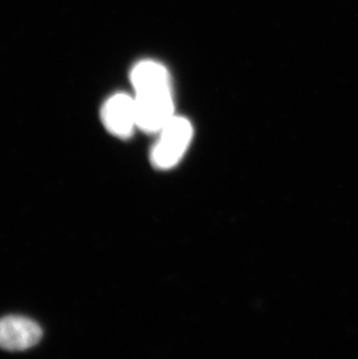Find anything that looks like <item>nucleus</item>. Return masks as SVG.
Masks as SVG:
<instances>
[{
	"label": "nucleus",
	"mask_w": 358,
	"mask_h": 359,
	"mask_svg": "<svg viewBox=\"0 0 358 359\" xmlns=\"http://www.w3.org/2000/svg\"><path fill=\"white\" fill-rule=\"evenodd\" d=\"M132 84L136 93L170 88L169 75L163 65L156 62H141L133 69Z\"/></svg>",
	"instance_id": "obj_5"
},
{
	"label": "nucleus",
	"mask_w": 358,
	"mask_h": 359,
	"mask_svg": "<svg viewBox=\"0 0 358 359\" xmlns=\"http://www.w3.org/2000/svg\"><path fill=\"white\" fill-rule=\"evenodd\" d=\"M102 120L108 132L118 137H129L138 127L135 99L118 93L105 102L102 109Z\"/></svg>",
	"instance_id": "obj_4"
},
{
	"label": "nucleus",
	"mask_w": 358,
	"mask_h": 359,
	"mask_svg": "<svg viewBox=\"0 0 358 359\" xmlns=\"http://www.w3.org/2000/svg\"><path fill=\"white\" fill-rule=\"evenodd\" d=\"M136 123L147 133H159L173 119V102L170 88L136 93Z\"/></svg>",
	"instance_id": "obj_2"
},
{
	"label": "nucleus",
	"mask_w": 358,
	"mask_h": 359,
	"mask_svg": "<svg viewBox=\"0 0 358 359\" xmlns=\"http://www.w3.org/2000/svg\"><path fill=\"white\" fill-rule=\"evenodd\" d=\"M42 329L25 316H10L0 319V348L7 351L31 349L40 342Z\"/></svg>",
	"instance_id": "obj_3"
},
{
	"label": "nucleus",
	"mask_w": 358,
	"mask_h": 359,
	"mask_svg": "<svg viewBox=\"0 0 358 359\" xmlns=\"http://www.w3.org/2000/svg\"><path fill=\"white\" fill-rule=\"evenodd\" d=\"M159 134V140L152 148V164L159 169H171L189 148L193 136L192 126L189 120L175 116Z\"/></svg>",
	"instance_id": "obj_1"
}]
</instances>
